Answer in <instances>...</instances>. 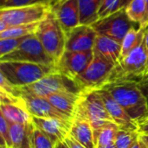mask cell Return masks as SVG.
<instances>
[{
    "instance_id": "1",
    "label": "cell",
    "mask_w": 148,
    "mask_h": 148,
    "mask_svg": "<svg viewBox=\"0 0 148 148\" xmlns=\"http://www.w3.org/2000/svg\"><path fill=\"white\" fill-rule=\"evenodd\" d=\"M101 88L108 91L135 122L139 123L148 116L147 101L138 82H115L106 83Z\"/></svg>"
},
{
    "instance_id": "2",
    "label": "cell",
    "mask_w": 148,
    "mask_h": 148,
    "mask_svg": "<svg viewBox=\"0 0 148 148\" xmlns=\"http://www.w3.org/2000/svg\"><path fill=\"white\" fill-rule=\"evenodd\" d=\"M57 71L56 66L26 62H0V74L16 88L29 86Z\"/></svg>"
},
{
    "instance_id": "3",
    "label": "cell",
    "mask_w": 148,
    "mask_h": 148,
    "mask_svg": "<svg viewBox=\"0 0 148 148\" xmlns=\"http://www.w3.org/2000/svg\"><path fill=\"white\" fill-rule=\"evenodd\" d=\"M147 70V53L144 39L138 48L118 62L106 83L125 81L139 82L145 76Z\"/></svg>"
},
{
    "instance_id": "4",
    "label": "cell",
    "mask_w": 148,
    "mask_h": 148,
    "mask_svg": "<svg viewBox=\"0 0 148 148\" xmlns=\"http://www.w3.org/2000/svg\"><path fill=\"white\" fill-rule=\"evenodd\" d=\"M19 93L45 97L49 95L57 93H68L76 95H82L84 91L75 82V80L71 79L57 71L44 76L40 81L29 86L17 88V95Z\"/></svg>"
},
{
    "instance_id": "5",
    "label": "cell",
    "mask_w": 148,
    "mask_h": 148,
    "mask_svg": "<svg viewBox=\"0 0 148 148\" xmlns=\"http://www.w3.org/2000/svg\"><path fill=\"white\" fill-rule=\"evenodd\" d=\"M36 36L47 53L57 63L65 51L66 35L51 11L39 23Z\"/></svg>"
},
{
    "instance_id": "6",
    "label": "cell",
    "mask_w": 148,
    "mask_h": 148,
    "mask_svg": "<svg viewBox=\"0 0 148 148\" xmlns=\"http://www.w3.org/2000/svg\"><path fill=\"white\" fill-rule=\"evenodd\" d=\"M50 11L47 3L0 10V32L14 26L39 23Z\"/></svg>"
},
{
    "instance_id": "7",
    "label": "cell",
    "mask_w": 148,
    "mask_h": 148,
    "mask_svg": "<svg viewBox=\"0 0 148 148\" xmlns=\"http://www.w3.org/2000/svg\"><path fill=\"white\" fill-rule=\"evenodd\" d=\"M74 116H79L88 121L93 130L99 128L108 121H114L96 90L84 92Z\"/></svg>"
},
{
    "instance_id": "8",
    "label": "cell",
    "mask_w": 148,
    "mask_h": 148,
    "mask_svg": "<svg viewBox=\"0 0 148 148\" xmlns=\"http://www.w3.org/2000/svg\"><path fill=\"white\" fill-rule=\"evenodd\" d=\"M0 62H26L56 66V61L47 53L36 34L29 36L14 51L0 57Z\"/></svg>"
},
{
    "instance_id": "9",
    "label": "cell",
    "mask_w": 148,
    "mask_h": 148,
    "mask_svg": "<svg viewBox=\"0 0 148 148\" xmlns=\"http://www.w3.org/2000/svg\"><path fill=\"white\" fill-rule=\"evenodd\" d=\"M91 27L97 35L110 37L119 42H122L128 31L134 28H140L128 17L125 8L101 19H98Z\"/></svg>"
},
{
    "instance_id": "10",
    "label": "cell",
    "mask_w": 148,
    "mask_h": 148,
    "mask_svg": "<svg viewBox=\"0 0 148 148\" xmlns=\"http://www.w3.org/2000/svg\"><path fill=\"white\" fill-rule=\"evenodd\" d=\"M115 64L94 54V58L87 69L75 80L84 92L101 88L108 81Z\"/></svg>"
},
{
    "instance_id": "11",
    "label": "cell",
    "mask_w": 148,
    "mask_h": 148,
    "mask_svg": "<svg viewBox=\"0 0 148 148\" xmlns=\"http://www.w3.org/2000/svg\"><path fill=\"white\" fill-rule=\"evenodd\" d=\"M94 58L93 50L68 51L65 50L56 63L57 69L64 75L75 79L90 64Z\"/></svg>"
},
{
    "instance_id": "12",
    "label": "cell",
    "mask_w": 148,
    "mask_h": 148,
    "mask_svg": "<svg viewBox=\"0 0 148 148\" xmlns=\"http://www.w3.org/2000/svg\"><path fill=\"white\" fill-rule=\"evenodd\" d=\"M66 46L68 51H88L93 50L97 37V33L91 25L80 24L65 33Z\"/></svg>"
},
{
    "instance_id": "13",
    "label": "cell",
    "mask_w": 148,
    "mask_h": 148,
    "mask_svg": "<svg viewBox=\"0 0 148 148\" xmlns=\"http://www.w3.org/2000/svg\"><path fill=\"white\" fill-rule=\"evenodd\" d=\"M51 12L65 33L81 24L78 0H62L51 7Z\"/></svg>"
},
{
    "instance_id": "14",
    "label": "cell",
    "mask_w": 148,
    "mask_h": 148,
    "mask_svg": "<svg viewBox=\"0 0 148 148\" xmlns=\"http://www.w3.org/2000/svg\"><path fill=\"white\" fill-rule=\"evenodd\" d=\"M19 96H21L25 103L26 108L29 113L34 116L38 118H56L61 120H69L71 121L73 119L68 117L63 114L60 111H58L45 97L32 95L23 93H19Z\"/></svg>"
},
{
    "instance_id": "15",
    "label": "cell",
    "mask_w": 148,
    "mask_h": 148,
    "mask_svg": "<svg viewBox=\"0 0 148 148\" xmlns=\"http://www.w3.org/2000/svg\"><path fill=\"white\" fill-rule=\"evenodd\" d=\"M73 120H61L56 118H38L32 116V124L48 134L56 144L63 142L70 134Z\"/></svg>"
},
{
    "instance_id": "16",
    "label": "cell",
    "mask_w": 148,
    "mask_h": 148,
    "mask_svg": "<svg viewBox=\"0 0 148 148\" xmlns=\"http://www.w3.org/2000/svg\"><path fill=\"white\" fill-rule=\"evenodd\" d=\"M101 97L105 107L112 117L114 122L117 124L120 129L138 131V123L135 122L124 110V108L114 100V98L106 89H96Z\"/></svg>"
},
{
    "instance_id": "17",
    "label": "cell",
    "mask_w": 148,
    "mask_h": 148,
    "mask_svg": "<svg viewBox=\"0 0 148 148\" xmlns=\"http://www.w3.org/2000/svg\"><path fill=\"white\" fill-rule=\"evenodd\" d=\"M93 52L116 65L121 55V43L110 37L97 35Z\"/></svg>"
},
{
    "instance_id": "18",
    "label": "cell",
    "mask_w": 148,
    "mask_h": 148,
    "mask_svg": "<svg viewBox=\"0 0 148 148\" xmlns=\"http://www.w3.org/2000/svg\"><path fill=\"white\" fill-rule=\"evenodd\" d=\"M69 135L86 148H95L93 127L88 121L82 117H73Z\"/></svg>"
},
{
    "instance_id": "19",
    "label": "cell",
    "mask_w": 148,
    "mask_h": 148,
    "mask_svg": "<svg viewBox=\"0 0 148 148\" xmlns=\"http://www.w3.org/2000/svg\"><path fill=\"white\" fill-rule=\"evenodd\" d=\"M82 95L68 93H57L45 96V98L61 113L73 119Z\"/></svg>"
},
{
    "instance_id": "20",
    "label": "cell",
    "mask_w": 148,
    "mask_h": 148,
    "mask_svg": "<svg viewBox=\"0 0 148 148\" xmlns=\"http://www.w3.org/2000/svg\"><path fill=\"white\" fill-rule=\"evenodd\" d=\"M0 114H2L9 122L17 124H31L32 115L26 108L25 103L12 104L1 103Z\"/></svg>"
},
{
    "instance_id": "21",
    "label": "cell",
    "mask_w": 148,
    "mask_h": 148,
    "mask_svg": "<svg viewBox=\"0 0 148 148\" xmlns=\"http://www.w3.org/2000/svg\"><path fill=\"white\" fill-rule=\"evenodd\" d=\"M9 122V121H8ZM11 148H31L30 137L34 129L31 124H17L9 122Z\"/></svg>"
},
{
    "instance_id": "22",
    "label": "cell",
    "mask_w": 148,
    "mask_h": 148,
    "mask_svg": "<svg viewBox=\"0 0 148 148\" xmlns=\"http://www.w3.org/2000/svg\"><path fill=\"white\" fill-rule=\"evenodd\" d=\"M120 127L114 121H108L94 130V141L95 148L114 145L116 135Z\"/></svg>"
},
{
    "instance_id": "23",
    "label": "cell",
    "mask_w": 148,
    "mask_h": 148,
    "mask_svg": "<svg viewBox=\"0 0 148 148\" xmlns=\"http://www.w3.org/2000/svg\"><path fill=\"white\" fill-rule=\"evenodd\" d=\"M126 12L134 23L140 28L148 26V9L144 0H133L126 8Z\"/></svg>"
},
{
    "instance_id": "24",
    "label": "cell",
    "mask_w": 148,
    "mask_h": 148,
    "mask_svg": "<svg viewBox=\"0 0 148 148\" xmlns=\"http://www.w3.org/2000/svg\"><path fill=\"white\" fill-rule=\"evenodd\" d=\"M80 8V23L91 25L99 19L98 11L102 0H78Z\"/></svg>"
},
{
    "instance_id": "25",
    "label": "cell",
    "mask_w": 148,
    "mask_h": 148,
    "mask_svg": "<svg viewBox=\"0 0 148 148\" xmlns=\"http://www.w3.org/2000/svg\"><path fill=\"white\" fill-rule=\"evenodd\" d=\"M145 30L146 28H134L128 31L121 42V55L120 60L138 48L144 42Z\"/></svg>"
},
{
    "instance_id": "26",
    "label": "cell",
    "mask_w": 148,
    "mask_h": 148,
    "mask_svg": "<svg viewBox=\"0 0 148 148\" xmlns=\"http://www.w3.org/2000/svg\"><path fill=\"white\" fill-rule=\"evenodd\" d=\"M39 23L23 24V25H18V26L8 28L7 29L0 32V39L22 37V36L34 35V34H36V32L38 29Z\"/></svg>"
},
{
    "instance_id": "27",
    "label": "cell",
    "mask_w": 148,
    "mask_h": 148,
    "mask_svg": "<svg viewBox=\"0 0 148 148\" xmlns=\"http://www.w3.org/2000/svg\"><path fill=\"white\" fill-rule=\"evenodd\" d=\"M140 136V134L138 131L120 129L116 135L114 146L116 148H132Z\"/></svg>"
},
{
    "instance_id": "28",
    "label": "cell",
    "mask_w": 148,
    "mask_h": 148,
    "mask_svg": "<svg viewBox=\"0 0 148 148\" xmlns=\"http://www.w3.org/2000/svg\"><path fill=\"white\" fill-rule=\"evenodd\" d=\"M31 148H56V143L45 133L34 127L30 137Z\"/></svg>"
},
{
    "instance_id": "29",
    "label": "cell",
    "mask_w": 148,
    "mask_h": 148,
    "mask_svg": "<svg viewBox=\"0 0 148 148\" xmlns=\"http://www.w3.org/2000/svg\"><path fill=\"white\" fill-rule=\"evenodd\" d=\"M31 36V35H30ZM29 36H22V37H13V38H4L0 39V57L14 51L16 49L25 39Z\"/></svg>"
},
{
    "instance_id": "30",
    "label": "cell",
    "mask_w": 148,
    "mask_h": 148,
    "mask_svg": "<svg viewBox=\"0 0 148 148\" xmlns=\"http://www.w3.org/2000/svg\"><path fill=\"white\" fill-rule=\"evenodd\" d=\"M121 0H102L98 11L99 19L106 17L121 10Z\"/></svg>"
},
{
    "instance_id": "31",
    "label": "cell",
    "mask_w": 148,
    "mask_h": 148,
    "mask_svg": "<svg viewBox=\"0 0 148 148\" xmlns=\"http://www.w3.org/2000/svg\"><path fill=\"white\" fill-rule=\"evenodd\" d=\"M39 3H47L48 0H0V9H10L16 7H23L35 5Z\"/></svg>"
},
{
    "instance_id": "32",
    "label": "cell",
    "mask_w": 148,
    "mask_h": 148,
    "mask_svg": "<svg viewBox=\"0 0 148 148\" xmlns=\"http://www.w3.org/2000/svg\"><path fill=\"white\" fill-rule=\"evenodd\" d=\"M0 137H1V146L2 147H11V140L10 134V125L8 121L0 114Z\"/></svg>"
},
{
    "instance_id": "33",
    "label": "cell",
    "mask_w": 148,
    "mask_h": 148,
    "mask_svg": "<svg viewBox=\"0 0 148 148\" xmlns=\"http://www.w3.org/2000/svg\"><path fill=\"white\" fill-rule=\"evenodd\" d=\"M138 85H139L140 88L141 89L142 93L144 94V95L146 96L148 104V75H145V76L138 82Z\"/></svg>"
},
{
    "instance_id": "34",
    "label": "cell",
    "mask_w": 148,
    "mask_h": 148,
    "mask_svg": "<svg viewBox=\"0 0 148 148\" xmlns=\"http://www.w3.org/2000/svg\"><path fill=\"white\" fill-rule=\"evenodd\" d=\"M64 142L66 143V145L68 146L69 148H86L83 147L82 145H81L78 141H76L72 136L69 135L66 140H64Z\"/></svg>"
},
{
    "instance_id": "35",
    "label": "cell",
    "mask_w": 148,
    "mask_h": 148,
    "mask_svg": "<svg viewBox=\"0 0 148 148\" xmlns=\"http://www.w3.org/2000/svg\"><path fill=\"white\" fill-rule=\"evenodd\" d=\"M138 132L140 134H148V116L138 123Z\"/></svg>"
},
{
    "instance_id": "36",
    "label": "cell",
    "mask_w": 148,
    "mask_h": 148,
    "mask_svg": "<svg viewBox=\"0 0 148 148\" xmlns=\"http://www.w3.org/2000/svg\"><path fill=\"white\" fill-rule=\"evenodd\" d=\"M132 148H147V147L146 144L141 140V139H140H140L134 143V145L132 147Z\"/></svg>"
},
{
    "instance_id": "37",
    "label": "cell",
    "mask_w": 148,
    "mask_h": 148,
    "mask_svg": "<svg viewBox=\"0 0 148 148\" xmlns=\"http://www.w3.org/2000/svg\"><path fill=\"white\" fill-rule=\"evenodd\" d=\"M145 43H146V48H147V70L145 75H148V26L146 28L145 30Z\"/></svg>"
},
{
    "instance_id": "38",
    "label": "cell",
    "mask_w": 148,
    "mask_h": 148,
    "mask_svg": "<svg viewBox=\"0 0 148 148\" xmlns=\"http://www.w3.org/2000/svg\"><path fill=\"white\" fill-rule=\"evenodd\" d=\"M140 139L141 140L146 144V146L148 148V134H140Z\"/></svg>"
},
{
    "instance_id": "39",
    "label": "cell",
    "mask_w": 148,
    "mask_h": 148,
    "mask_svg": "<svg viewBox=\"0 0 148 148\" xmlns=\"http://www.w3.org/2000/svg\"><path fill=\"white\" fill-rule=\"evenodd\" d=\"M133 0H121V9H124L126 8Z\"/></svg>"
},
{
    "instance_id": "40",
    "label": "cell",
    "mask_w": 148,
    "mask_h": 148,
    "mask_svg": "<svg viewBox=\"0 0 148 148\" xmlns=\"http://www.w3.org/2000/svg\"><path fill=\"white\" fill-rule=\"evenodd\" d=\"M60 1H62V0H48V5L51 8L52 6H54Z\"/></svg>"
},
{
    "instance_id": "41",
    "label": "cell",
    "mask_w": 148,
    "mask_h": 148,
    "mask_svg": "<svg viewBox=\"0 0 148 148\" xmlns=\"http://www.w3.org/2000/svg\"><path fill=\"white\" fill-rule=\"evenodd\" d=\"M56 148H69L68 146L66 145V143L63 141V142H60L56 145Z\"/></svg>"
},
{
    "instance_id": "42",
    "label": "cell",
    "mask_w": 148,
    "mask_h": 148,
    "mask_svg": "<svg viewBox=\"0 0 148 148\" xmlns=\"http://www.w3.org/2000/svg\"><path fill=\"white\" fill-rule=\"evenodd\" d=\"M98 148H116V147H115L114 145H111V146H107V147H102Z\"/></svg>"
},
{
    "instance_id": "43",
    "label": "cell",
    "mask_w": 148,
    "mask_h": 148,
    "mask_svg": "<svg viewBox=\"0 0 148 148\" xmlns=\"http://www.w3.org/2000/svg\"><path fill=\"white\" fill-rule=\"evenodd\" d=\"M145 2H146V3H147V9H148V0H144Z\"/></svg>"
},
{
    "instance_id": "44",
    "label": "cell",
    "mask_w": 148,
    "mask_h": 148,
    "mask_svg": "<svg viewBox=\"0 0 148 148\" xmlns=\"http://www.w3.org/2000/svg\"><path fill=\"white\" fill-rule=\"evenodd\" d=\"M2 148H11V147H2Z\"/></svg>"
}]
</instances>
